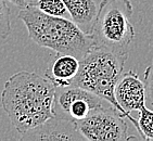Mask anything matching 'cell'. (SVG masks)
<instances>
[{"label":"cell","mask_w":153,"mask_h":141,"mask_svg":"<svg viewBox=\"0 0 153 141\" xmlns=\"http://www.w3.org/2000/svg\"><path fill=\"white\" fill-rule=\"evenodd\" d=\"M56 87L35 72L21 70L4 82L1 105L12 126L23 135L53 115Z\"/></svg>","instance_id":"cell-1"},{"label":"cell","mask_w":153,"mask_h":141,"mask_svg":"<svg viewBox=\"0 0 153 141\" xmlns=\"http://www.w3.org/2000/svg\"><path fill=\"white\" fill-rule=\"evenodd\" d=\"M18 19L26 26L34 42L56 53L72 54L80 60L94 48L91 35L82 32L71 19L48 15L34 3L21 9Z\"/></svg>","instance_id":"cell-2"},{"label":"cell","mask_w":153,"mask_h":141,"mask_svg":"<svg viewBox=\"0 0 153 141\" xmlns=\"http://www.w3.org/2000/svg\"><path fill=\"white\" fill-rule=\"evenodd\" d=\"M128 53H115L100 48H94L88 54L79 60V70L71 85L90 91L111 103L115 109L128 118L134 126L137 119L122 109L115 99V86L124 72Z\"/></svg>","instance_id":"cell-3"},{"label":"cell","mask_w":153,"mask_h":141,"mask_svg":"<svg viewBox=\"0 0 153 141\" xmlns=\"http://www.w3.org/2000/svg\"><path fill=\"white\" fill-rule=\"evenodd\" d=\"M133 12L130 0H101L90 34L94 48L122 54L129 52L136 36L130 22Z\"/></svg>","instance_id":"cell-4"},{"label":"cell","mask_w":153,"mask_h":141,"mask_svg":"<svg viewBox=\"0 0 153 141\" xmlns=\"http://www.w3.org/2000/svg\"><path fill=\"white\" fill-rule=\"evenodd\" d=\"M121 112L112 104L94 110L84 119L76 122V128L88 141H126L136 139L128 136V126Z\"/></svg>","instance_id":"cell-5"},{"label":"cell","mask_w":153,"mask_h":141,"mask_svg":"<svg viewBox=\"0 0 153 141\" xmlns=\"http://www.w3.org/2000/svg\"><path fill=\"white\" fill-rule=\"evenodd\" d=\"M108 104L111 103L77 86L56 87L53 115L76 123L86 118L94 110Z\"/></svg>","instance_id":"cell-6"},{"label":"cell","mask_w":153,"mask_h":141,"mask_svg":"<svg viewBox=\"0 0 153 141\" xmlns=\"http://www.w3.org/2000/svg\"><path fill=\"white\" fill-rule=\"evenodd\" d=\"M23 141H82L85 140L76 128V124L68 119L52 116L38 126L21 136Z\"/></svg>","instance_id":"cell-7"},{"label":"cell","mask_w":153,"mask_h":141,"mask_svg":"<svg viewBox=\"0 0 153 141\" xmlns=\"http://www.w3.org/2000/svg\"><path fill=\"white\" fill-rule=\"evenodd\" d=\"M114 94L117 103L127 114L133 111L139 112L146 106L144 84L135 70L123 72L115 86Z\"/></svg>","instance_id":"cell-8"},{"label":"cell","mask_w":153,"mask_h":141,"mask_svg":"<svg viewBox=\"0 0 153 141\" xmlns=\"http://www.w3.org/2000/svg\"><path fill=\"white\" fill-rule=\"evenodd\" d=\"M79 59L72 54L56 53L45 72V77L52 82L54 87L70 86L78 73Z\"/></svg>","instance_id":"cell-9"},{"label":"cell","mask_w":153,"mask_h":141,"mask_svg":"<svg viewBox=\"0 0 153 141\" xmlns=\"http://www.w3.org/2000/svg\"><path fill=\"white\" fill-rule=\"evenodd\" d=\"M101 0H63L71 20L86 34H91Z\"/></svg>","instance_id":"cell-10"},{"label":"cell","mask_w":153,"mask_h":141,"mask_svg":"<svg viewBox=\"0 0 153 141\" xmlns=\"http://www.w3.org/2000/svg\"><path fill=\"white\" fill-rule=\"evenodd\" d=\"M41 12L56 18L71 19L70 12L63 2V0H38L34 3Z\"/></svg>","instance_id":"cell-11"},{"label":"cell","mask_w":153,"mask_h":141,"mask_svg":"<svg viewBox=\"0 0 153 141\" xmlns=\"http://www.w3.org/2000/svg\"><path fill=\"white\" fill-rule=\"evenodd\" d=\"M136 129L143 140L153 141V111L143 106L139 111V117L137 119Z\"/></svg>","instance_id":"cell-12"},{"label":"cell","mask_w":153,"mask_h":141,"mask_svg":"<svg viewBox=\"0 0 153 141\" xmlns=\"http://www.w3.org/2000/svg\"><path fill=\"white\" fill-rule=\"evenodd\" d=\"M11 33V12L7 0H0V37L7 38Z\"/></svg>","instance_id":"cell-13"},{"label":"cell","mask_w":153,"mask_h":141,"mask_svg":"<svg viewBox=\"0 0 153 141\" xmlns=\"http://www.w3.org/2000/svg\"><path fill=\"white\" fill-rule=\"evenodd\" d=\"M144 89H146V98L153 105V62L148 65L144 70Z\"/></svg>","instance_id":"cell-14"},{"label":"cell","mask_w":153,"mask_h":141,"mask_svg":"<svg viewBox=\"0 0 153 141\" xmlns=\"http://www.w3.org/2000/svg\"><path fill=\"white\" fill-rule=\"evenodd\" d=\"M7 1H9V2L13 3L14 6L19 7L20 9H23V8H25V7L28 4L27 0H7Z\"/></svg>","instance_id":"cell-15"},{"label":"cell","mask_w":153,"mask_h":141,"mask_svg":"<svg viewBox=\"0 0 153 141\" xmlns=\"http://www.w3.org/2000/svg\"><path fill=\"white\" fill-rule=\"evenodd\" d=\"M36 1H38V0H36Z\"/></svg>","instance_id":"cell-16"}]
</instances>
